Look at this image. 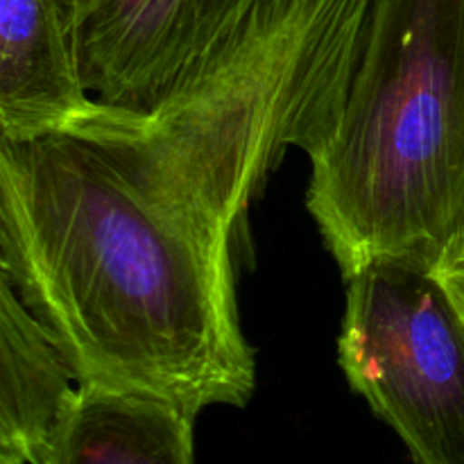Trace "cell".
<instances>
[{
    "label": "cell",
    "mask_w": 464,
    "mask_h": 464,
    "mask_svg": "<svg viewBox=\"0 0 464 464\" xmlns=\"http://www.w3.org/2000/svg\"><path fill=\"white\" fill-rule=\"evenodd\" d=\"M372 0H258L148 107L104 104L0 139V275L80 385L186 415L243 408L234 238L288 148L311 154L343 109Z\"/></svg>",
    "instance_id": "obj_1"
},
{
    "label": "cell",
    "mask_w": 464,
    "mask_h": 464,
    "mask_svg": "<svg viewBox=\"0 0 464 464\" xmlns=\"http://www.w3.org/2000/svg\"><path fill=\"white\" fill-rule=\"evenodd\" d=\"M308 211L343 276L464 243V0H372L358 66L308 154Z\"/></svg>",
    "instance_id": "obj_2"
},
{
    "label": "cell",
    "mask_w": 464,
    "mask_h": 464,
    "mask_svg": "<svg viewBox=\"0 0 464 464\" xmlns=\"http://www.w3.org/2000/svg\"><path fill=\"white\" fill-rule=\"evenodd\" d=\"M347 279L338 340L352 388L417 464H464V317L415 256H381Z\"/></svg>",
    "instance_id": "obj_3"
},
{
    "label": "cell",
    "mask_w": 464,
    "mask_h": 464,
    "mask_svg": "<svg viewBox=\"0 0 464 464\" xmlns=\"http://www.w3.org/2000/svg\"><path fill=\"white\" fill-rule=\"evenodd\" d=\"M258 0H66L84 86L98 102L148 107Z\"/></svg>",
    "instance_id": "obj_4"
},
{
    "label": "cell",
    "mask_w": 464,
    "mask_h": 464,
    "mask_svg": "<svg viewBox=\"0 0 464 464\" xmlns=\"http://www.w3.org/2000/svg\"><path fill=\"white\" fill-rule=\"evenodd\" d=\"M91 102L66 0H0V139L48 134Z\"/></svg>",
    "instance_id": "obj_5"
},
{
    "label": "cell",
    "mask_w": 464,
    "mask_h": 464,
    "mask_svg": "<svg viewBox=\"0 0 464 464\" xmlns=\"http://www.w3.org/2000/svg\"><path fill=\"white\" fill-rule=\"evenodd\" d=\"M77 392L71 362L0 275V464H45Z\"/></svg>",
    "instance_id": "obj_6"
},
{
    "label": "cell",
    "mask_w": 464,
    "mask_h": 464,
    "mask_svg": "<svg viewBox=\"0 0 464 464\" xmlns=\"http://www.w3.org/2000/svg\"><path fill=\"white\" fill-rule=\"evenodd\" d=\"M193 424L161 399L80 385L45 464H195Z\"/></svg>",
    "instance_id": "obj_7"
},
{
    "label": "cell",
    "mask_w": 464,
    "mask_h": 464,
    "mask_svg": "<svg viewBox=\"0 0 464 464\" xmlns=\"http://www.w3.org/2000/svg\"><path fill=\"white\" fill-rule=\"evenodd\" d=\"M435 275L440 276V281L464 317V243L440 258L438 266H435Z\"/></svg>",
    "instance_id": "obj_8"
}]
</instances>
